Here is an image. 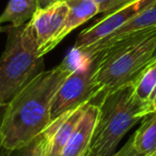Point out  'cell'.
Returning a JSON list of instances; mask_svg holds the SVG:
<instances>
[{
    "instance_id": "6da1fadb",
    "label": "cell",
    "mask_w": 156,
    "mask_h": 156,
    "mask_svg": "<svg viewBox=\"0 0 156 156\" xmlns=\"http://www.w3.org/2000/svg\"><path fill=\"white\" fill-rule=\"evenodd\" d=\"M74 67L67 56L60 64L33 78L5 107L0 138L8 150L27 144L48 127L52 98Z\"/></svg>"
},
{
    "instance_id": "7a4b0ae2",
    "label": "cell",
    "mask_w": 156,
    "mask_h": 156,
    "mask_svg": "<svg viewBox=\"0 0 156 156\" xmlns=\"http://www.w3.org/2000/svg\"><path fill=\"white\" fill-rule=\"evenodd\" d=\"M156 27L137 31L107 44L94 56V83L100 96L134 83L153 59Z\"/></svg>"
},
{
    "instance_id": "3957f363",
    "label": "cell",
    "mask_w": 156,
    "mask_h": 156,
    "mask_svg": "<svg viewBox=\"0 0 156 156\" xmlns=\"http://www.w3.org/2000/svg\"><path fill=\"white\" fill-rule=\"evenodd\" d=\"M100 111L90 150L96 156H112L124 135L147 115V104L135 92L134 83L98 98Z\"/></svg>"
},
{
    "instance_id": "277c9868",
    "label": "cell",
    "mask_w": 156,
    "mask_h": 156,
    "mask_svg": "<svg viewBox=\"0 0 156 156\" xmlns=\"http://www.w3.org/2000/svg\"><path fill=\"white\" fill-rule=\"evenodd\" d=\"M5 29L7 43L0 57V105L5 107L45 67L44 57L37 54L30 20L23 26Z\"/></svg>"
},
{
    "instance_id": "5b68a950",
    "label": "cell",
    "mask_w": 156,
    "mask_h": 156,
    "mask_svg": "<svg viewBox=\"0 0 156 156\" xmlns=\"http://www.w3.org/2000/svg\"><path fill=\"white\" fill-rule=\"evenodd\" d=\"M79 59V58H78ZM96 58L79 59V63L62 83L51 102L50 123L62 115L101 98L94 83Z\"/></svg>"
},
{
    "instance_id": "8992f818",
    "label": "cell",
    "mask_w": 156,
    "mask_h": 156,
    "mask_svg": "<svg viewBox=\"0 0 156 156\" xmlns=\"http://www.w3.org/2000/svg\"><path fill=\"white\" fill-rule=\"evenodd\" d=\"M155 2L156 0H134L120 9L104 15V17L98 20L94 25L79 33L72 51H80L100 42Z\"/></svg>"
},
{
    "instance_id": "52a82bcc",
    "label": "cell",
    "mask_w": 156,
    "mask_h": 156,
    "mask_svg": "<svg viewBox=\"0 0 156 156\" xmlns=\"http://www.w3.org/2000/svg\"><path fill=\"white\" fill-rule=\"evenodd\" d=\"M67 12L69 5L66 1L61 0L43 9H37L30 20L37 37L40 57H44L57 46L56 40L64 26Z\"/></svg>"
},
{
    "instance_id": "ba28073f",
    "label": "cell",
    "mask_w": 156,
    "mask_h": 156,
    "mask_svg": "<svg viewBox=\"0 0 156 156\" xmlns=\"http://www.w3.org/2000/svg\"><path fill=\"white\" fill-rule=\"evenodd\" d=\"M98 98L89 103L62 151V156H80L90 147L98 118Z\"/></svg>"
},
{
    "instance_id": "9c48e42d",
    "label": "cell",
    "mask_w": 156,
    "mask_h": 156,
    "mask_svg": "<svg viewBox=\"0 0 156 156\" xmlns=\"http://www.w3.org/2000/svg\"><path fill=\"white\" fill-rule=\"evenodd\" d=\"M153 27H156V2L154 5H152L151 7L147 8V10H144L143 12H141L140 14H138L136 17L130 20L128 23H126L125 25H123L121 28L115 30V32L109 34L108 37L101 40L100 42L85 48V49L80 50V51H77V52L72 51V52L77 55V57L79 59L89 58V57L94 56L96 52L100 51L107 44L111 43V42L115 41V40L126 37V35L130 34V33L144 30V29L153 28Z\"/></svg>"
},
{
    "instance_id": "30bf717a",
    "label": "cell",
    "mask_w": 156,
    "mask_h": 156,
    "mask_svg": "<svg viewBox=\"0 0 156 156\" xmlns=\"http://www.w3.org/2000/svg\"><path fill=\"white\" fill-rule=\"evenodd\" d=\"M65 1L69 5V12L65 18L64 26L56 40V45H58L73 30L100 14L98 3L94 0H65Z\"/></svg>"
},
{
    "instance_id": "8fae6325",
    "label": "cell",
    "mask_w": 156,
    "mask_h": 156,
    "mask_svg": "<svg viewBox=\"0 0 156 156\" xmlns=\"http://www.w3.org/2000/svg\"><path fill=\"white\" fill-rule=\"evenodd\" d=\"M134 147L145 156H156V111L147 115L132 135Z\"/></svg>"
},
{
    "instance_id": "7c38bea8",
    "label": "cell",
    "mask_w": 156,
    "mask_h": 156,
    "mask_svg": "<svg viewBox=\"0 0 156 156\" xmlns=\"http://www.w3.org/2000/svg\"><path fill=\"white\" fill-rule=\"evenodd\" d=\"M37 9V0H9L5 11L0 14V26L5 23L14 27L23 26L33 17Z\"/></svg>"
},
{
    "instance_id": "4fadbf2b",
    "label": "cell",
    "mask_w": 156,
    "mask_h": 156,
    "mask_svg": "<svg viewBox=\"0 0 156 156\" xmlns=\"http://www.w3.org/2000/svg\"><path fill=\"white\" fill-rule=\"evenodd\" d=\"M134 87L137 96L147 104L152 92L156 87V57L152 59L141 72L134 83Z\"/></svg>"
},
{
    "instance_id": "5bb4252c",
    "label": "cell",
    "mask_w": 156,
    "mask_h": 156,
    "mask_svg": "<svg viewBox=\"0 0 156 156\" xmlns=\"http://www.w3.org/2000/svg\"><path fill=\"white\" fill-rule=\"evenodd\" d=\"M47 145V138L42 133L27 144L17 149L9 150L8 156H44Z\"/></svg>"
},
{
    "instance_id": "9a60e30c",
    "label": "cell",
    "mask_w": 156,
    "mask_h": 156,
    "mask_svg": "<svg viewBox=\"0 0 156 156\" xmlns=\"http://www.w3.org/2000/svg\"><path fill=\"white\" fill-rule=\"evenodd\" d=\"M98 3L100 14H109L115 10L120 9L123 5L132 2L134 0H94Z\"/></svg>"
},
{
    "instance_id": "2e32d148",
    "label": "cell",
    "mask_w": 156,
    "mask_h": 156,
    "mask_svg": "<svg viewBox=\"0 0 156 156\" xmlns=\"http://www.w3.org/2000/svg\"><path fill=\"white\" fill-rule=\"evenodd\" d=\"M112 156H145L143 154L139 153L134 147L133 143V137L130 136V138L126 141V143L119 150L118 152H115Z\"/></svg>"
},
{
    "instance_id": "e0dca14e",
    "label": "cell",
    "mask_w": 156,
    "mask_h": 156,
    "mask_svg": "<svg viewBox=\"0 0 156 156\" xmlns=\"http://www.w3.org/2000/svg\"><path fill=\"white\" fill-rule=\"evenodd\" d=\"M58 1H61V0H37V5H39V9H43Z\"/></svg>"
},
{
    "instance_id": "ac0fdd59",
    "label": "cell",
    "mask_w": 156,
    "mask_h": 156,
    "mask_svg": "<svg viewBox=\"0 0 156 156\" xmlns=\"http://www.w3.org/2000/svg\"><path fill=\"white\" fill-rule=\"evenodd\" d=\"M147 115L151 113V112H154V111H156V95L154 96L153 100L147 104Z\"/></svg>"
},
{
    "instance_id": "d6986e66",
    "label": "cell",
    "mask_w": 156,
    "mask_h": 156,
    "mask_svg": "<svg viewBox=\"0 0 156 156\" xmlns=\"http://www.w3.org/2000/svg\"><path fill=\"white\" fill-rule=\"evenodd\" d=\"M9 155V150L2 144V141L0 138V156H8Z\"/></svg>"
},
{
    "instance_id": "ffe728a7",
    "label": "cell",
    "mask_w": 156,
    "mask_h": 156,
    "mask_svg": "<svg viewBox=\"0 0 156 156\" xmlns=\"http://www.w3.org/2000/svg\"><path fill=\"white\" fill-rule=\"evenodd\" d=\"M80 156H96V155L91 151V150H90V147H88V149L86 150V151L83 152V153L81 154Z\"/></svg>"
},
{
    "instance_id": "44dd1931",
    "label": "cell",
    "mask_w": 156,
    "mask_h": 156,
    "mask_svg": "<svg viewBox=\"0 0 156 156\" xmlns=\"http://www.w3.org/2000/svg\"><path fill=\"white\" fill-rule=\"evenodd\" d=\"M3 110H5V106H2V105H0V121H1V118H2Z\"/></svg>"
},
{
    "instance_id": "7402d4cb",
    "label": "cell",
    "mask_w": 156,
    "mask_h": 156,
    "mask_svg": "<svg viewBox=\"0 0 156 156\" xmlns=\"http://www.w3.org/2000/svg\"><path fill=\"white\" fill-rule=\"evenodd\" d=\"M44 156H62V155H52V154H49V153H47V152L45 151V155Z\"/></svg>"
},
{
    "instance_id": "603a6c76",
    "label": "cell",
    "mask_w": 156,
    "mask_h": 156,
    "mask_svg": "<svg viewBox=\"0 0 156 156\" xmlns=\"http://www.w3.org/2000/svg\"><path fill=\"white\" fill-rule=\"evenodd\" d=\"M155 57H156V49H155V52H154V57H153V58H155Z\"/></svg>"
},
{
    "instance_id": "cb8c5ba5",
    "label": "cell",
    "mask_w": 156,
    "mask_h": 156,
    "mask_svg": "<svg viewBox=\"0 0 156 156\" xmlns=\"http://www.w3.org/2000/svg\"><path fill=\"white\" fill-rule=\"evenodd\" d=\"M0 31H2V27L0 26Z\"/></svg>"
}]
</instances>
